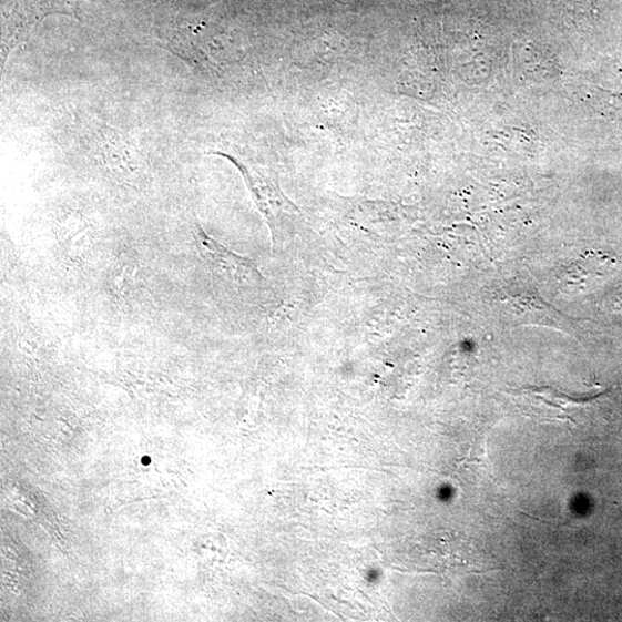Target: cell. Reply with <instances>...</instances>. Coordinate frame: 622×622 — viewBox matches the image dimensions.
I'll return each instance as SVG.
<instances>
[{
  "label": "cell",
  "instance_id": "cell-1",
  "mask_svg": "<svg viewBox=\"0 0 622 622\" xmlns=\"http://www.w3.org/2000/svg\"><path fill=\"white\" fill-rule=\"evenodd\" d=\"M509 394L526 417L570 426L579 425L581 414L599 399V396L573 397L547 387L524 388Z\"/></svg>",
  "mask_w": 622,
  "mask_h": 622
},
{
  "label": "cell",
  "instance_id": "cell-3",
  "mask_svg": "<svg viewBox=\"0 0 622 622\" xmlns=\"http://www.w3.org/2000/svg\"><path fill=\"white\" fill-rule=\"evenodd\" d=\"M216 156L228 160L239 170L244 181L264 217L266 224L276 233V228L282 216L298 212L296 206L285 196L278 184L262 171L245 164L238 157L223 152L212 153Z\"/></svg>",
  "mask_w": 622,
  "mask_h": 622
},
{
  "label": "cell",
  "instance_id": "cell-2",
  "mask_svg": "<svg viewBox=\"0 0 622 622\" xmlns=\"http://www.w3.org/2000/svg\"><path fill=\"white\" fill-rule=\"evenodd\" d=\"M193 242L201 259L218 277L238 285L263 282L256 264L251 258L236 254L215 241L197 221L193 225Z\"/></svg>",
  "mask_w": 622,
  "mask_h": 622
}]
</instances>
